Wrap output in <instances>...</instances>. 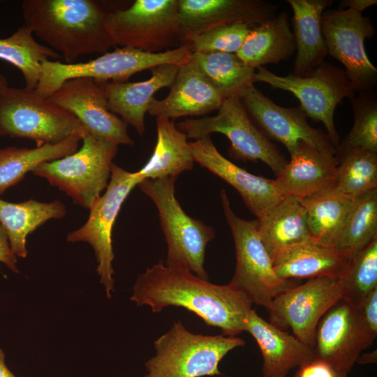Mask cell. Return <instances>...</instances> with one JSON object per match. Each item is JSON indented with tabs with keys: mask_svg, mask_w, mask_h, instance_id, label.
Here are the masks:
<instances>
[{
	"mask_svg": "<svg viewBox=\"0 0 377 377\" xmlns=\"http://www.w3.org/2000/svg\"><path fill=\"white\" fill-rule=\"evenodd\" d=\"M132 291L131 300L138 306H149L154 313L168 306L184 308L226 336L244 332L253 309L249 299L229 283H210L186 269L168 267L163 260L140 274Z\"/></svg>",
	"mask_w": 377,
	"mask_h": 377,
	"instance_id": "obj_1",
	"label": "cell"
},
{
	"mask_svg": "<svg viewBox=\"0 0 377 377\" xmlns=\"http://www.w3.org/2000/svg\"><path fill=\"white\" fill-rule=\"evenodd\" d=\"M22 8L24 25L66 64L116 47L105 27L106 13L94 1L25 0Z\"/></svg>",
	"mask_w": 377,
	"mask_h": 377,
	"instance_id": "obj_2",
	"label": "cell"
},
{
	"mask_svg": "<svg viewBox=\"0 0 377 377\" xmlns=\"http://www.w3.org/2000/svg\"><path fill=\"white\" fill-rule=\"evenodd\" d=\"M246 342L237 337L204 335L188 331L181 321L154 342V356L145 364L144 377H201L221 375L219 364Z\"/></svg>",
	"mask_w": 377,
	"mask_h": 377,
	"instance_id": "obj_3",
	"label": "cell"
},
{
	"mask_svg": "<svg viewBox=\"0 0 377 377\" xmlns=\"http://www.w3.org/2000/svg\"><path fill=\"white\" fill-rule=\"evenodd\" d=\"M176 178L145 179L138 186L156 205L167 243L165 265L184 268L209 280L205 269L206 248L215 236L212 226L188 216L175 194Z\"/></svg>",
	"mask_w": 377,
	"mask_h": 377,
	"instance_id": "obj_4",
	"label": "cell"
},
{
	"mask_svg": "<svg viewBox=\"0 0 377 377\" xmlns=\"http://www.w3.org/2000/svg\"><path fill=\"white\" fill-rule=\"evenodd\" d=\"M191 46L150 53L130 47H117L84 63L66 64L47 59L41 63L40 77L34 89L44 98L52 96L66 80L88 77L98 82H126L135 73L162 64L181 66L188 61Z\"/></svg>",
	"mask_w": 377,
	"mask_h": 377,
	"instance_id": "obj_5",
	"label": "cell"
},
{
	"mask_svg": "<svg viewBox=\"0 0 377 377\" xmlns=\"http://www.w3.org/2000/svg\"><path fill=\"white\" fill-rule=\"evenodd\" d=\"M222 207L235 244L236 265L229 284L252 304L267 310L274 298L293 286L275 272L272 260L258 232V221L245 220L232 209L226 190L220 193Z\"/></svg>",
	"mask_w": 377,
	"mask_h": 377,
	"instance_id": "obj_6",
	"label": "cell"
},
{
	"mask_svg": "<svg viewBox=\"0 0 377 377\" xmlns=\"http://www.w3.org/2000/svg\"><path fill=\"white\" fill-rule=\"evenodd\" d=\"M82 141L73 154L43 163L32 172L65 192L75 205L89 209L108 186L118 145L88 131Z\"/></svg>",
	"mask_w": 377,
	"mask_h": 377,
	"instance_id": "obj_7",
	"label": "cell"
},
{
	"mask_svg": "<svg viewBox=\"0 0 377 377\" xmlns=\"http://www.w3.org/2000/svg\"><path fill=\"white\" fill-rule=\"evenodd\" d=\"M87 131L72 114L34 90L8 87L0 94V136L57 144Z\"/></svg>",
	"mask_w": 377,
	"mask_h": 377,
	"instance_id": "obj_8",
	"label": "cell"
},
{
	"mask_svg": "<svg viewBox=\"0 0 377 377\" xmlns=\"http://www.w3.org/2000/svg\"><path fill=\"white\" fill-rule=\"evenodd\" d=\"M104 24L115 46L150 53L180 46L179 0H135L106 13Z\"/></svg>",
	"mask_w": 377,
	"mask_h": 377,
	"instance_id": "obj_9",
	"label": "cell"
},
{
	"mask_svg": "<svg viewBox=\"0 0 377 377\" xmlns=\"http://www.w3.org/2000/svg\"><path fill=\"white\" fill-rule=\"evenodd\" d=\"M255 82H264L272 87L292 93L300 102L306 115L321 121L335 149L340 140L334 124V111L346 98L355 95L354 87L344 70L323 61L307 76L293 73L278 75L265 66L257 68Z\"/></svg>",
	"mask_w": 377,
	"mask_h": 377,
	"instance_id": "obj_10",
	"label": "cell"
},
{
	"mask_svg": "<svg viewBox=\"0 0 377 377\" xmlns=\"http://www.w3.org/2000/svg\"><path fill=\"white\" fill-rule=\"evenodd\" d=\"M187 138L199 140L213 133L230 140V156L237 160L260 161L277 175L287 163L275 145L256 126L238 96L224 99L215 116L188 119L176 126Z\"/></svg>",
	"mask_w": 377,
	"mask_h": 377,
	"instance_id": "obj_11",
	"label": "cell"
},
{
	"mask_svg": "<svg viewBox=\"0 0 377 377\" xmlns=\"http://www.w3.org/2000/svg\"><path fill=\"white\" fill-rule=\"evenodd\" d=\"M142 181L137 172H128L113 163L105 191L91 203L87 221L66 237L69 242H84L93 248L98 263L96 272L108 298L114 291L112 265L114 258L112 245V228L124 200L134 187Z\"/></svg>",
	"mask_w": 377,
	"mask_h": 377,
	"instance_id": "obj_12",
	"label": "cell"
},
{
	"mask_svg": "<svg viewBox=\"0 0 377 377\" xmlns=\"http://www.w3.org/2000/svg\"><path fill=\"white\" fill-rule=\"evenodd\" d=\"M321 29L327 54L343 64L355 91H373L377 68L364 47L365 39L375 34L369 18L350 8L326 10L321 17Z\"/></svg>",
	"mask_w": 377,
	"mask_h": 377,
	"instance_id": "obj_13",
	"label": "cell"
},
{
	"mask_svg": "<svg viewBox=\"0 0 377 377\" xmlns=\"http://www.w3.org/2000/svg\"><path fill=\"white\" fill-rule=\"evenodd\" d=\"M343 283L339 278L316 277L287 288L267 310L269 323L293 334L313 348L317 325L322 316L342 298Z\"/></svg>",
	"mask_w": 377,
	"mask_h": 377,
	"instance_id": "obj_14",
	"label": "cell"
},
{
	"mask_svg": "<svg viewBox=\"0 0 377 377\" xmlns=\"http://www.w3.org/2000/svg\"><path fill=\"white\" fill-rule=\"evenodd\" d=\"M249 116L267 138L282 143L290 155L305 142L319 151L336 154L326 133L311 126L306 115L299 107L285 108L276 104L254 85L239 97Z\"/></svg>",
	"mask_w": 377,
	"mask_h": 377,
	"instance_id": "obj_15",
	"label": "cell"
},
{
	"mask_svg": "<svg viewBox=\"0 0 377 377\" xmlns=\"http://www.w3.org/2000/svg\"><path fill=\"white\" fill-rule=\"evenodd\" d=\"M47 98L72 114L89 133L117 145H134L127 124L108 110L105 92L94 80H68Z\"/></svg>",
	"mask_w": 377,
	"mask_h": 377,
	"instance_id": "obj_16",
	"label": "cell"
},
{
	"mask_svg": "<svg viewBox=\"0 0 377 377\" xmlns=\"http://www.w3.org/2000/svg\"><path fill=\"white\" fill-rule=\"evenodd\" d=\"M367 348L357 307L340 299L317 325L312 348L313 357L348 375L359 355Z\"/></svg>",
	"mask_w": 377,
	"mask_h": 377,
	"instance_id": "obj_17",
	"label": "cell"
},
{
	"mask_svg": "<svg viewBox=\"0 0 377 377\" xmlns=\"http://www.w3.org/2000/svg\"><path fill=\"white\" fill-rule=\"evenodd\" d=\"M277 9L263 0H179L180 45L219 26H256L274 17Z\"/></svg>",
	"mask_w": 377,
	"mask_h": 377,
	"instance_id": "obj_18",
	"label": "cell"
},
{
	"mask_svg": "<svg viewBox=\"0 0 377 377\" xmlns=\"http://www.w3.org/2000/svg\"><path fill=\"white\" fill-rule=\"evenodd\" d=\"M189 146L194 161L235 188L257 219L283 199L274 179L253 175L233 163L218 151L210 135Z\"/></svg>",
	"mask_w": 377,
	"mask_h": 377,
	"instance_id": "obj_19",
	"label": "cell"
},
{
	"mask_svg": "<svg viewBox=\"0 0 377 377\" xmlns=\"http://www.w3.org/2000/svg\"><path fill=\"white\" fill-rule=\"evenodd\" d=\"M169 88V94L165 98H154L151 101L147 110L151 116L174 120L181 117L203 115L218 110L224 101L189 61L179 66Z\"/></svg>",
	"mask_w": 377,
	"mask_h": 377,
	"instance_id": "obj_20",
	"label": "cell"
},
{
	"mask_svg": "<svg viewBox=\"0 0 377 377\" xmlns=\"http://www.w3.org/2000/svg\"><path fill=\"white\" fill-rule=\"evenodd\" d=\"M290 161L274 179L282 198L300 200L318 191L336 186L338 161L335 154L319 151L300 142Z\"/></svg>",
	"mask_w": 377,
	"mask_h": 377,
	"instance_id": "obj_21",
	"label": "cell"
},
{
	"mask_svg": "<svg viewBox=\"0 0 377 377\" xmlns=\"http://www.w3.org/2000/svg\"><path fill=\"white\" fill-rule=\"evenodd\" d=\"M352 257L335 245L315 238L288 246L272 258L276 274L283 279H342Z\"/></svg>",
	"mask_w": 377,
	"mask_h": 377,
	"instance_id": "obj_22",
	"label": "cell"
},
{
	"mask_svg": "<svg viewBox=\"0 0 377 377\" xmlns=\"http://www.w3.org/2000/svg\"><path fill=\"white\" fill-rule=\"evenodd\" d=\"M244 331L253 337L260 349L262 377H286L290 370L313 357L312 348L264 320L253 309L246 318Z\"/></svg>",
	"mask_w": 377,
	"mask_h": 377,
	"instance_id": "obj_23",
	"label": "cell"
},
{
	"mask_svg": "<svg viewBox=\"0 0 377 377\" xmlns=\"http://www.w3.org/2000/svg\"><path fill=\"white\" fill-rule=\"evenodd\" d=\"M179 68L170 64L156 66L150 69L151 77L140 82H99L107 96L108 110L120 115L127 125L142 135L145 132V114L154 95L171 85Z\"/></svg>",
	"mask_w": 377,
	"mask_h": 377,
	"instance_id": "obj_24",
	"label": "cell"
},
{
	"mask_svg": "<svg viewBox=\"0 0 377 377\" xmlns=\"http://www.w3.org/2000/svg\"><path fill=\"white\" fill-rule=\"evenodd\" d=\"M293 12V34L296 47L293 74L307 76L327 55L321 17L332 0H287Z\"/></svg>",
	"mask_w": 377,
	"mask_h": 377,
	"instance_id": "obj_25",
	"label": "cell"
},
{
	"mask_svg": "<svg viewBox=\"0 0 377 377\" xmlns=\"http://www.w3.org/2000/svg\"><path fill=\"white\" fill-rule=\"evenodd\" d=\"M295 51L288 15L280 13L252 27L236 54L246 66L256 70L285 61Z\"/></svg>",
	"mask_w": 377,
	"mask_h": 377,
	"instance_id": "obj_26",
	"label": "cell"
},
{
	"mask_svg": "<svg viewBox=\"0 0 377 377\" xmlns=\"http://www.w3.org/2000/svg\"><path fill=\"white\" fill-rule=\"evenodd\" d=\"M157 141L152 155L137 171L143 180L165 177L177 178L179 174L190 171L194 160L185 133L175 125L173 119L156 117Z\"/></svg>",
	"mask_w": 377,
	"mask_h": 377,
	"instance_id": "obj_27",
	"label": "cell"
},
{
	"mask_svg": "<svg viewBox=\"0 0 377 377\" xmlns=\"http://www.w3.org/2000/svg\"><path fill=\"white\" fill-rule=\"evenodd\" d=\"M258 221V232L271 258L281 250L311 236L306 211L300 200L283 198Z\"/></svg>",
	"mask_w": 377,
	"mask_h": 377,
	"instance_id": "obj_28",
	"label": "cell"
},
{
	"mask_svg": "<svg viewBox=\"0 0 377 377\" xmlns=\"http://www.w3.org/2000/svg\"><path fill=\"white\" fill-rule=\"evenodd\" d=\"M66 207L59 200L41 202L28 200L19 203L0 198V223L4 228L12 252L20 258L27 257V237L52 219H61Z\"/></svg>",
	"mask_w": 377,
	"mask_h": 377,
	"instance_id": "obj_29",
	"label": "cell"
},
{
	"mask_svg": "<svg viewBox=\"0 0 377 377\" xmlns=\"http://www.w3.org/2000/svg\"><path fill=\"white\" fill-rule=\"evenodd\" d=\"M81 140L80 135H73L57 144H45L34 148L9 147L1 149L0 197L40 164L75 152Z\"/></svg>",
	"mask_w": 377,
	"mask_h": 377,
	"instance_id": "obj_30",
	"label": "cell"
},
{
	"mask_svg": "<svg viewBox=\"0 0 377 377\" xmlns=\"http://www.w3.org/2000/svg\"><path fill=\"white\" fill-rule=\"evenodd\" d=\"M188 61L224 99L240 97L255 83L256 70L246 66L236 54L191 52Z\"/></svg>",
	"mask_w": 377,
	"mask_h": 377,
	"instance_id": "obj_31",
	"label": "cell"
},
{
	"mask_svg": "<svg viewBox=\"0 0 377 377\" xmlns=\"http://www.w3.org/2000/svg\"><path fill=\"white\" fill-rule=\"evenodd\" d=\"M353 201L336 186L301 200L311 236L332 244Z\"/></svg>",
	"mask_w": 377,
	"mask_h": 377,
	"instance_id": "obj_32",
	"label": "cell"
},
{
	"mask_svg": "<svg viewBox=\"0 0 377 377\" xmlns=\"http://www.w3.org/2000/svg\"><path fill=\"white\" fill-rule=\"evenodd\" d=\"M377 237V189L354 200L332 244L352 258Z\"/></svg>",
	"mask_w": 377,
	"mask_h": 377,
	"instance_id": "obj_33",
	"label": "cell"
},
{
	"mask_svg": "<svg viewBox=\"0 0 377 377\" xmlns=\"http://www.w3.org/2000/svg\"><path fill=\"white\" fill-rule=\"evenodd\" d=\"M62 57L48 46L36 42L34 34L25 25L6 38L0 39V59L5 60L21 71L25 88L34 90L41 73V63L49 58Z\"/></svg>",
	"mask_w": 377,
	"mask_h": 377,
	"instance_id": "obj_34",
	"label": "cell"
},
{
	"mask_svg": "<svg viewBox=\"0 0 377 377\" xmlns=\"http://www.w3.org/2000/svg\"><path fill=\"white\" fill-rule=\"evenodd\" d=\"M336 187L353 200L377 189V153L362 148L336 151Z\"/></svg>",
	"mask_w": 377,
	"mask_h": 377,
	"instance_id": "obj_35",
	"label": "cell"
},
{
	"mask_svg": "<svg viewBox=\"0 0 377 377\" xmlns=\"http://www.w3.org/2000/svg\"><path fill=\"white\" fill-rule=\"evenodd\" d=\"M354 114L351 130L336 151L362 148L377 153V99L373 91H360L350 98Z\"/></svg>",
	"mask_w": 377,
	"mask_h": 377,
	"instance_id": "obj_36",
	"label": "cell"
},
{
	"mask_svg": "<svg viewBox=\"0 0 377 377\" xmlns=\"http://www.w3.org/2000/svg\"><path fill=\"white\" fill-rule=\"evenodd\" d=\"M341 280L342 298L355 307L377 288V237L352 258Z\"/></svg>",
	"mask_w": 377,
	"mask_h": 377,
	"instance_id": "obj_37",
	"label": "cell"
},
{
	"mask_svg": "<svg viewBox=\"0 0 377 377\" xmlns=\"http://www.w3.org/2000/svg\"><path fill=\"white\" fill-rule=\"evenodd\" d=\"M252 27L242 23L213 28L193 38L188 44L191 52H227L236 54Z\"/></svg>",
	"mask_w": 377,
	"mask_h": 377,
	"instance_id": "obj_38",
	"label": "cell"
},
{
	"mask_svg": "<svg viewBox=\"0 0 377 377\" xmlns=\"http://www.w3.org/2000/svg\"><path fill=\"white\" fill-rule=\"evenodd\" d=\"M357 309L360 323L369 348L377 337V288L364 297Z\"/></svg>",
	"mask_w": 377,
	"mask_h": 377,
	"instance_id": "obj_39",
	"label": "cell"
},
{
	"mask_svg": "<svg viewBox=\"0 0 377 377\" xmlns=\"http://www.w3.org/2000/svg\"><path fill=\"white\" fill-rule=\"evenodd\" d=\"M293 377H347L325 361L313 357L297 367Z\"/></svg>",
	"mask_w": 377,
	"mask_h": 377,
	"instance_id": "obj_40",
	"label": "cell"
},
{
	"mask_svg": "<svg viewBox=\"0 0 377 377\" xmlns=\"http://www.w3.org/2000/svg\"><path fill=\"white\" fill-rule=\"evenodd\" d=\"M0 262L4 263L11 271L19 273L17 258L12 252L6 232L0 223Z\"/></svg>",
	"mask_w": 377,
	"mask_h": 377,
	"instance_id": "obj_41",
	"label": "cell"
},
{
	"mask_svg": "<svg viewBox=\"0 0 377 377\" xmlns=\"http://www.w3.org/2000/svg\"><path fill=\"white\" fill-rule=\"evenodd\" d=\"M376 3V0H342L339 2V8H350L362 13L367 8Z\"/></svg>",
	"mask_w": 377,
	"mask_h": 377,
	"instance_id": "obj_42",
	"label": "cell"
},
{
	"mask_svg": "<svg viewBox=\"0 0 377 377\" xmlns=\"http://www.w3.org/2000/svg\"><path fill=\"white\" fill-rule=\"evenodd\" d=\"M377 362L376 349L371 352L361 353L357 359L356 363L359 364H376Z\"/></svg>",
	"mask_w": 377,
	"mask_h": 377,
	"instance_id": "obj_43",
	"label": "cell"
},
{
	"mask_svg": "<svg viewBox=\"0 0 377 377\" xmlns=\"http://www.w3.org/2000/svg\"><path fill=\"white\" fill-rule=\"evenodd\" d=\"M0 377H16L5 364V354L0 348Z\"/></svg>",
	"mask_w": 377,
	"mask_h": 377,
	"instance_id": "obj_44",
	"label": "cell"
},
{
	"mask_svg": "<svg viewBox=\"0 0 377 377\" xmlns=\"http://www.w3.org/2000/svg\"><path fill=\"white\" fill-rule=\"evenodd\" d=\"M6 78L0 73V94L8 88Z\"/></svg>",
	"mask_w": 377,
	"mask_h": 377,
	"instance_id": "obj_45",
	"label": "cell"
}]
</instances>
